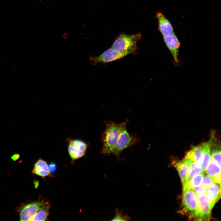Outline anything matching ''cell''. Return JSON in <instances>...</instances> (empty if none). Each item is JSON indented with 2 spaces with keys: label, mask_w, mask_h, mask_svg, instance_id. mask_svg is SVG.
Listing matches in <instances>:
<instances>
[{
  "label": "cell",
  "mask_w": 221,
  "mask_h": 221,
  "mask_svg": "<svg viewBox=\"0 0 221 221\" xmlns=\"http://www.w3.org/2000/svg\"><path fill=\"white\" fill-rule=\"evenodd\" d=\"M47 202L44 201L34 202L25 206L20 213V220L30 221L37 212Z\"/></svg>",
  "instance_id": "9c48e42d"
},
{
  "label": "cell",
  "mask_w": 221,
  "mask_h": 221,
  "mask_svg": "<svg viewBox=\"0 0 221 221\" xmlns=\"http://www.w3.org/2000/svg\"><path fill=\"white\" fill-rule=\"evenodd\" d=\"M191 161L184 157L182 160L175 164L174 167L178 172L182 186L184 184L189 175Z\"/></svg>",
  "instance_id": "8fae6325"
},
{
  "label": "cell",
  "mask_w": 221,
  "mask_h": 221,
  "mask_svg": "<svg viewBox=\"0 0 221 221\" xmlns=\"http://www.w3.org/2000/svg\"><path fill=\"white\" fill-rule=\"evenodd\" d=\"M141 37L140 33L133 35L122 33L116 39L111 48L118 52L127 55L136 50L137 42Z\"/></svg>",
  "instance_id": "7a4b0ae2"
},
{
  "label": "cell",
  "mask_w": 221,
  "mask_h": 221,
  "mask_svg": "<svg viewBox=\"0 0 221 221\" xmlns=\"http://www.w3.org/2000/svg\"><path fill=\"white\" fill-rule=\"evenodd\" d=\"M214 182L213 178L207 175H205L203 178L201 184L202 185L208 188Z\"/></svg>",
  "instance_id": "7402d4cb"
},
{
  "label": "cell",
  "mask_w": 221,
  "mask_h": 221,
  "mask_svg": "<svg viewBox=\"0 0 221 221\" xmlns=\"http://www.w3.org/2000/svg\"><path fill=\"white\" fill-rule=\"evenodd\" d=\"M127 55L125 54L118 52L111 48L98 56H91L89 61L91 64L94 65L100 63H105L114 61Z\"/></svg>",
  "instance_id": "ba28073f"
},
{
  "label": "cell",
  "mask_w": 221,
  "mask_h": 221,
  "mask_svg": "<svg viewBox=\"0 0 221 221\" xmlns=\"http://www.w3.org/2000/svg\"><path fill=\"white\" fill-rule=\"evenodd\" d=\"M19 157V155L17 154H16L12 156V158L14 160L18 158Z\"/></svg>",
  "instance_id": "484cf974"
},
{
  "label": "cell",
  "mask_w": 221,
  "mask_h": 221,
  "mask_svg": "<svg viewBox=\"0 0 221 221\" xmlns=\"http://www.w3.org/2000/svg\"><path fill=\"white\" fill-rule=\"evenodd\" d=\"M214 177L213 180L214 182L221 184V173L219 174Z\"/></svg>",
  "instance_id": "d4e9b609"
},
{
  "label": "cell",
  "mask_w": 221,
  "mask_h": 221,
  "mask_svg": "<svg viewBox=\"0 0 221 221\" xmlns=\"http://www.w3.org/2000/svg\"><path fill=\"white\" fill-rule=\"evenodd\" d=\"M127 123L122 127L117 142L114 154L118 159H120V154L126 148L131 147L140 142V138L136 135L131 134L128 131L126 127Z\"/></svg>",
  "instance_id": "3957f363"
},
{
  "label": "cell",
  "mask_w": 221,
  "mask_h": 221,
  "mask_svg": "<svg viewBox=\"0 0 221 221\" xmlns=\"http://www.w3.org/2000/svg\"><path fill=\"white\" fill-rule=\"evenodd\" d=\"M207 168L206 173L207 175L213 177L216 175L221 173V167L212 161L210 162Z\"/></svg>",
  "instance_id": "ffe728a7"
},
{
  "label": "cell",
  "mask_w": 221,
  "mask_h": 221,
  "mask_svg": "<svg viewBox=\"0 0 221 221\" xmlns=\"http://www.w3.org/2000/svg\"><path fill=\"white\" fill-rule=\"evenodd\" d=\"M205 194L196 195L198 206L196 220H207L210 218L212 208L211 206L209 198L207 194Z\"/></svg>",
  "instance_id": "5b68a950"
},
{
  "label": "cell",
  "mask_w": 221,
  "mask_h": 221,
  "mask_svg": "<svg viewBox=\"0 0 221 221\" xmlns=\"http://www.w3.org/2000/svg\"><path fill=\"white\" fill-rule=\"evenodd\" d=\"M68 151L72 160H74L83 157L87 149L88 144L79 139L68 138Z\"/></svg>",
  "instance_id": "52a82bcc"
},
{
  "label": "cell",
  "mask_w": 221,
  "mask_h": 221,
  "mask_svg": "<svg viewBox=\"0 0 221 221\" xmlns=\"http://www.w3.org/2000/svg\"><path fill=\"white\" fill-rule=\"evenodd\" d=\"M130 220V217L126 215L123 214L118 209L116 210L115 215L112 221H127Z\"/></svg>",
  "instance_id": "44dd1931"
},
{
  "label": "cell",
  "mask_w": 221,
  "mask_h": 221,
  "mask_svg": "<svg viewBox=\"0 0 221 221\" xmlns=\"http://www.w3.org/2000/svg\"><path fill=\"white\" fill-rule=\"evenodd\" d=\"M215 132L212 131L209 140L207 142L192 147L186 154L185 157L195 161L199 165L202 164L204 154L208 145L212 142L215 136Z\"/></svg>",
  "instance_id": "8992f818"
},
{
  "label": "cell",
  "mask_w": 221,
  "mask_h": 221,
  "mask_svg": "<svg viewBox=\"0 0 221 221\" xmlns=\"http://www.w3.org/2000/svg\"><path fill=\"white\" fill-rule=\"evenodd\" d=\"M202 171V168L200 165L195 161H191L189 173L184 184L193 177L200 174Z\"/></svg>",
  "instance_id": "e0dca14e"
},
{
  "label": "cell",
  "mask_w": 221,
  "mask_h": 221,
  "mask_svg": "<svg viewBox=\"0 0 221 221\" xmlns=\"http://www.w3.org/2000/svg\"><path fill=\"white\" fill-rule=\"evenodd\" d=\"M182 203L183 210L190 219H196L198 213V206L196 195L192 189L183 192Z\"/></svg>",
  "instance_id": "277c9868"
},
{
  "label": "cell",
  "mask_w": 221,
  "mask_h": 221,
  "mask_svg": "<svg viewBox=\"0 0 221 221\" xmlns=\"http://www.w3.org/2000/svg\"><path fill=\"white\" fill-rule=\"evenodd\" d=\"M156 17L158 21V29L163 36L174 33V29L171 23L163 14L158 12Z\"/></svg>",
  "instance_id": "7c38bea8"
},
{
  "label": "cell",
  "mask_w": 221,
  "mask_h": 221,
  "mask_svg": "<svg viewBox=\"0 0 221 221\" xmlns=\"http://www.w3.org/2000/svg\"><path fill=\"white\" fill-rule=\"evenodd\" d=\"M212 143L207 146L205 150L202 163L200 166L203 171H205L211 160V148Z\"/></svg>",
  "instance_id": "d6986e66"
},
{
  "label": "cell",
  "mask_w": 221,
  "mask_h": 221,
  "mask_svg": "<svg viewBox=\"0 0 221 221\" xmlns=\"http://www.w3.org/2000/svg\"><path fill=\"white\" fill-rule=\"evenodd\" d=\"M50 204L48 202L41 208L32 218L30 221H45L49 214Z\"/></svg>",
  "instance_id": "2e32d148"
},
{
  "label": "cell",
  "mask_w": 221,
  "mask_h": 221,
  "mask_svg": "<svg viewBox=\"0 0 221 221\" xmlns=\"http://www.w3.org/2000/svg\"><path fill=\"white\" fill-rule=\"evenodd\" d=\"M215 146L213 148L211 153V159L219 167H221V150L220 146L218 144H214Z\"/></svg>",
  "instance_id": "ac0fdd59"
},
{
  "label": "cell",
  "mask_w": 221,
  "mask_h": 221,
  "mask_svg": "<svg viewBox=\"0 0 221 221\" xmlns=\"http://www.w3.org/2000/svg\"><path fill=\"white\" fill-rule=\"evenodd\" d=\"M32 173L41 177H45L49 175L48 165L45 161L40 159L35 163Z\"/></svg>",
  "instance_id": "5bb4252c"
},
{
  "label": "cell",
  "mask_w": 221,
  "mask_h": 221,
  "mask_svg": "<svg viewBox=\"0 0 221 221\" xmlns=\"http://www.w3.org/2000/svg\"><path fill=\"white\" fill-rule=\"evenodd\" d=\"M165 44L171 54L175 62L178 64V56L180 43L174 33L169 35L163 36Z\"/></svg>",
  "instance_id": "30bf717a"
},
{
  "label": "cell",
  "mask_w": 221,
  "mask_h": 221,
  "mask_svg": "<svg viewBox=\"0 0 221 221\" xmlns=\"http://www.w3.org/2000/svg\"><path fill=\"white\" fill-rule=\"evenodd\" d=\"M196 195L206 193L207 188L203 185H200L193 188L192 189Z\"/></svg>",
  "instance_id": "603a6c76"
},
{
  "label": "cell",
  "mask_w": 221,
  "mask_h": 221,
  "mask_svg": "<svg viewBox=\"0 0 221 221\" xmlns=\"http://www.w3.org/2000/svg\"><path fill=\"white\" fill-rule=\"evenodd\" d=\"M48 169L50 173L55 172L56 170V165L54 163H51L48 165Z\"/></svg>",
  "instance_id": "cb8c5ba5"
},
{
  "label": "cell",
  "mask_w": 221,
  "mask_h": 221,
  "mask_svg": "<svg viewBox=\"0 0 221 221\" xmlns=\"http://www.w3.org/2000/svg\"><path fill=\"white\" fill-rule=\"evenodd\" d=\"M220 184L213 183L208 188L206 193L209 198L211 207L212 208L220 198Z\"/></svg>",
  "instance_id": "4fadbf2b"
},
{
  "label": "cell",
  "mask_w": 221,
  "mask_h": 221,
  "mask_svg": "<svg viewBox=\"0 0 221 221\" xmlns=\"http://www.w3.org/2000/svg\"><path fill=\"white\" fill-rule=\"evenodd\" d=\"M129 120L119 123L111 121H105L106 128L102 136L103 147L101 153L106 155L114 154L117 142L123 125Z\"/></svg>",
  "instance_id": "6da1fadb"
},
{
  "label": "cell",
  "mask_w": 221,
  "mask_h": 221,
  "mask_svg": "<svg viewBox=\"0 0 221 221\" xmlns=\"http://www.w3.org/2000/svg\"><path fill=\"white\" fill-rule=\"evenodd\" d=\"M205 171L196 175L190 180L183 186V192L188 189H192L193 188L200 185L204 174Z\"/></svg>",
  "instance_id": "9a60e30c"
}]
</instances>
